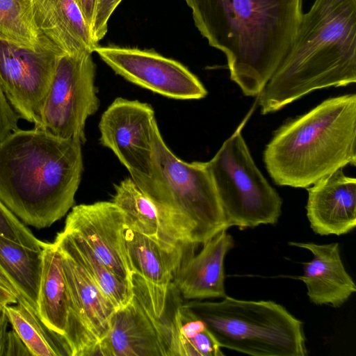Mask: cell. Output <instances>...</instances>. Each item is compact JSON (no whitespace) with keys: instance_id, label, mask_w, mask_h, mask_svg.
Wrapping results in <instances>:
<instances>
[{"instance_id":"obj_1","label":"cell","mask_w":356,"mask_h":356,"mask_svg":"<svg viewBox=\"0 0 356 356\" xmlns=\"http://www.w3.org/2000/svg\"><path fill=\"white\" fill-rule=\"evenodd\" d=\"M195 26L222 51L230 78L258 96L291 48L302 0H184Z\"/></svg>"},{"instance_id":"obj_2","label":"cell","mask_w":356,"mask_h":356,"mask_svg":"<svg viewBox=\"0 0 356 356\" xmlns=\"http://www.w3.org/2000/svg\"><path fill=\"white\" fill-rule=\"evenodd\" d=\"M83 144L37 127L10 132L0 141V201L26 225H52L74 204Z\"/></svg>"},{"instance_id":"obj_3","label":"cell","mask_w":356,"mask_h":356,"mask_svg":"<svg viewBox=\"0 0 356 356\" xmlns=\"http://www.w3.org/2000/svg\"><path fill=\"white\" fill-rule=\"evenodd\" d=\"M356 81V0H315L258 95L262 114L317 89Z\"/></svg>"},{"instance_id":"obj_4","label":"cell","mask_w":356,"mask_h":356,"mask_svg":"<svg viewBox=\"0 0 356 356\" xmlns=\"http://www.w3.org/2000/svg\"><path fill=\"white\" fill-rule=\"evenodd\" d=\"M356 95L325 99L275 133L264 152L280 186L307 188L339 168L356 164Z\"/></svg>"},{"instance_id":"obj_5","label":"cell","mask_w":356,"mask_h":356,"mask_svg":"<svg viewBox=\"0 0 356 356\" xmlns=\"http://www.w3.org/2000/svg\"><path fill=\"white\" fill-rule=\"evenodd\" d=\"M155 191L150 198L187 245L204 244L228 228L206 162H186L154 132Z\"/></svg>"},{"instance_id":"obj_6","label":"cell","mask_w":356,"mask_h":356,"mask_svg":"<svg viewBox=\"0 0 356 356\" xmlns=\"http://www.w3.org/2000/svg\"><path fill=\"white\" fill-rule=\"evenodd\" d=\"M207 325L219 346L254 356H305L302 323L270 300L228 297L184 303Z\"/></svg>"},{"instance_id":"obj_7","label":"cell","mask_w":356,"mask_h":356,"mask_svg":"<svg viewBox=\"0 0 356 356\" xmlns=\"http://www.w3.org/2000/svg\"><path fill=\"white\" fill-rule=\"evenodd\" d=\"M254 106L215 156L206 162L214 183L227 228L275 224L282 201L254 163L242 129Z\"/></svg>"},{"instance_id":"obj_8","label":"cell","mask_w":356,"mask_h":356,"mask_svg":"<svg viewBox=\"0 0 356 356\" xmlns=\"http://www.w3.org/2000/svg\"><path fill=\"white\" fill-rule=\"evenodd\" d=\"M92 54L84 51L59 55L37 128L85 143L86 120L99 106Z\"/></svg>"},{"instance_id":"obj_9","label":"cell","mask_w":356,"mask_h":356,"mask_svg":"<svg viewBox=\"0 0 356 356\" xmlns=\"http://www.w3.org/2000/svg\"><path fill=\"white\" fill-rule=\"evenodd\" d=\"M157 126L149 104L122 97L110 104L99 123L101 144L114 153L149 198L155 191L153 138Z\"/></svg>"},{"instance_id":"obj_10","label":"cell","mask_w":356,"mask_h":356,"mask_svg":"<svg viewBox=\"0 0 356 356\" xmlns=\"http://www.w3.org/2000/svg\"><path fill=\"white\" fill-rule=\"evenodd\" d=\"M62 53L39 35L33 47L17 44L0 34V84L19 118L40 124L39 112Z\"/></svg>"},{"instance_id":"obj_11","label":"cell","mask_w":356,"mask_h":356,"mask_svg":"<svg viewBox=\"0 0 356 356\" xmlns=\"http://www.w3.org/2000/svg\"><path fill=\"white\" fill-rule=\"evenodd\" d=\"M96 52L117 74L168 98L200 99L207 90L186 66L154 50L97 46Z\"/></svg>"},{"instance_id":"obj_12","label":"cell","mask_w":356,"mask_h":356,"mask_svg":"<svg viewBox=\"0 0 356 356\" xmlns=\"http://www.w3.org/2000/svg\"><path fill=\"white\" fill-rule=\"evenodd\" d=\"M42 273L38 315L66 341L70 356H93L99 343L85 325L73 302L66 282L61 254L53 243L42 250Z\"/></svg>"},{"instance_id":"obj_13","label":"cell","mask_w":356,"mask_h":356,"mask_svg":"<svg viewBox=\"0 0 356 356\" xmlns=\"http://www.w3.org/2000/svg\"><path fill=\"white\" fill-rule=\"evenodd\" d=\"M127 228L125 213L112 201H99L73 206L63 230L80 236L108 268L133 285Z\"/></svg>"},{"instance_id":"obj_14","label":"cell","mask_w":356,"mask_h":356,"mask_svg":"<svg viewBox=\"0 0 356 356\" xmlns=\"http://www.w3.org/2000/svg\"><path fill=\"white\" fill-rule=\"evenodd\" d=\"M125 238L133 270L134 293L153 316L164 321L175 273L196 248L168 251L136 230L127 227Z\"/></svg>"},{"instance_id":"obj_15","label":"cell","mask_w":356,"mask_h":356,"mask_svg":"<svg viewBox=\"0 0 356 356\" xmlns=\"http://www.w3.org/2000/svg\"><path fill=\"white\" fill-rule=\"evenodd\" d=\"M168 333L134 293L131 300L115 312L111 328L93 356H168Z\"/></svg>"},{"instance_id":"obj_16","label":"cell","mask_w":356,"mask_h":356,"mask_svg":"<svg viewBox=\"0 0 356 356\" xmlns=\"http://www.w3.org/2000/svg\"><path fill=\"white\" fill-rule=\"evenodd\" d=\"M307 187V216L319 235L345 234L356 225V179L339 168Z\"/></svg>"},{"instance_id":"obj_17","label":"cell","mask_w":356,"mask_h":356,"mask_svg":"<svg viewBox=\"0 0 356 356\" xmlns=\"http://www.w3.org/2000/svg\"><path fill=\"white\" fill-rule=\"evenodd\" d=\"M234 246L232 236L223 230L204 243L197 254L184 258L172 281L181 298L194 300L226 297L224 260Z\"/></svg>"},{"instance_id":"obj_18","label":"cell","mask_w":356,"mask_h":356,"mask_svg":"<svg viewBox=\"0 0 356 356\" xmlns=\"http://www.w3.org/2000/svg\"><path fill=\"white\" fill-rule=\"evenodd\" d=\"M289 244L307 249L313 254L311 261L303 264V275L298 277L305 283L312 302L339 307L355 292V284L343 266L337 243Z\"/></svg>"},{"instance_id":"obj_19","label":"cell","mask_w":356,"mask_h":356,"mask_svg":"<svg viewBox=\"0 0 356 356\" xmlns=\"http://www.w3.org/2000/svg\"><path fill=\"white\" fill-rule=\"evenodd\" d=\"M39 35L63 54L88 51L98 46L74 0H32Z\"/></svg>"},{"instance_id":"obj_20","label":"cell","mask_w":356,"mask_h":356,"mask_svg":"<svg viewBox=\"0 0 356 356\" xmlns=\"http://www.w3.org/2000/svg\"><path fill=\"white\" fill-rule=\"evenodd\" d=\"M112 202L126 214L127 227L138 231L168 251L197 248L187 245L170 226L156 204L127 177L115 186Z\"/></svg>"},{"instance_id":"obj_21","label":"cell","mask_w":356,"mask_h":356,"mask_svg":"<svg viewBox=\"0 0 356 356\" xmlns=\"http://www.w3.org/2000/svg\"><path fill=\"white\" fill-rule=\"evenodd\" d=\"M57 248L62 256L66 282L75 307L88 330L99 342L108 334L116 309L83 268Z\"/></svg>"},{"instance_id":"obj_22","label":"cell","mask_w":356,"mask_h":356,"mask_svg":"<svg viewBox=\"0 0 356 356\" xmlns=\"http://www.w3.org/2000/svg\"><path fill=\"white\" fill-rule=\"evenodd\" d=\"M175 291L169 312L168 356H222L221 347L207 328Z\"/></svg>"},{"instance_id":"obj_23","label":"cell","mask_w":356,"mask_h":356,"mask_svg":"<svg viewBox=\"0 0 356 356\" xmlns=\"http://www.w3.org/2000/svg\"><path fill=\"white\" fill-rule=\"evenodd\" d=\"M54 243L83 268L116 310L131 300L133 285L108 268L80 236L63 230L57 234Z\"/></svg>"},{"instance_id":"obj_24","label":"cell","mask_w":356,"mask_h":356,"mask_svg":"<svg viewBox=\"0 0 356 356\" xmlns=\"http://www.w3.org/2000/svg\"><path fill=\"white\" fill-rule=\"evenodd\" d=\"M42 250L27 248L0 236V266L18 291L20 304L37 314L42 266Z\"/></svg>"},{"instance_id":"obj_25","label":"cell","mask_w":356,"mask_h":356,"mask_svg":"<svg viewBox=\"0 0 356 356\" xmlns=\"http://www.w3.org/2000/svg\"><path fill=\"white\" fill-rule=\"evenodd\" d=\"M5 309L12 327L31 355L70 356L65 339L49 329L35 312L19 302L6 305Z\"/></svg>"},{"instance_id":"obj_26","label":"cell","mask_w":356,"mask_h":356,"mask_svg":"<svg viewBox=\"0 0 356 356\" xmlns=\"http://www.w3.org/2000/svg\"><path fill=\"white\" fill-rule=\"evenodd\" d=\"M0 34L24 46L38 42L32 0H0Z\"/></svg>"},{"instance_id":"obj_27","label":"cell","mask_w":356,"mask_h":356,"mask_svg":"<svg viewBox=\"0 0 356 356\" xmlns=\"http://www.w3.org/2000/svg\"><path fill=\"white\" fill-rule=\"evenodd\" d=\"M0 236L27 248L41 251L47 244L36 238L31 231L1 201H0Z\"/></svg>"},{"instance_id":"obj_28","label":"cell","mask_w":356,"mask_h":356,"mask_svg":"<svg viewBox=\"0 0 356 356\" xmlns=\"http://www.w3.org/2000/svg\"><path fill=\"white\" fill-rule=\"evenodd\" d=\"M6 305L0 306V356H30L15 330H8L10 323L6 313Z\"/></svg>"},{"instance_id":"obj_29","label":"cell","mask_w":356,"mask_h":356,"mask_svg":"<svg viewBox=\"0 0 356 356\" xmlns=\"http://www.w3.org/2000/svg\"><path fill=\"white\" fill-rule=\"evenodd\" d=\"M121 1L122 0H99L92 27V37L97 44L107 33L108 20Z\"/></svg>"},{"instance_id":"obj_30","label":"cell","mask_w":356,"mask_h":356,"mask_svg":"<svg viewBox=\"0 0 356 356\" xmlns=\"http://www.w3.org/2000/svg\"><path fill=\"white\" fill-rule=\"evenodd\" d=\"M19 118L8 102L0 84V141L18 129Z\"/></svg>"},{"instance_id":"obj_31","label":"cell","mask_w":356,"mask_h":356,"mask_svg":"<svg viewBox=\"0 0 356 356\" xmlns=\"http://www.w3.org/2000/svg\"><path fill=\"white\" fill-rule=\"evenodd\" d=\"M91 31L99 0H74Z\"/></svg>"},{"instance_id":"obj_32","label":"cell","mask_w":356,"mask_h":356,"mask_svg":"<svg viewBox=\"0 0 356 356\" xmlns=\"http://www.w3.org/2000/svg\"><path fill=\"white\" fill-rule=\"evenodd\" d=\"M0 302L3 305L17 303L16 296L0 282Z\"/></svg>"},{"instance_id":"obj_33","label":"cell","mask_w":356,"mask_h":356,"mask_svg":"<svg viewBox=\"0 0 356 356\" xmlns=\"http://www.w3.org/2000/svg\"><path fill=\"white\" fill-rule=\"evenodd\" d=\"M0 282L6 286L17 298V302H21V298L14 284L0 266Z\"/></svg>"},{"instance_id":"obj_34","label":"cell","mask_w":356,"mask_h":356,"mask_svg":"<svg viewBox=\"0 0 356 356\" xmlns=\"http://www.w3.org/2000/svg\"><path fill=\"white\" fill-rule=\"evenodd\" d=\"M2 305V304L0 302V306Z\"/></svg>"}]
</instances>
